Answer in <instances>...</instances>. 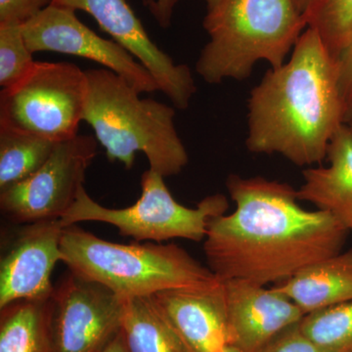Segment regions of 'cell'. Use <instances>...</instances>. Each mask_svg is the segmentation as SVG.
<instances>
[{
  "label": "cell",
  "mask_w": 352,
  "mask_h": 352,
  "mask_svg": "<svg viewBox=\"0 0 352 352\" xmlns=\"http://www.w3.org/2000/svg\"><path fill=\"white\" fill-rule=\"evenodd\" d=\"M226 186L235 210L210 219L204 241L221 281L281 283L344 249L349 231L328 212L303 208L288 183L230 175Z\"/></svg>",
  "instance_id": "6da1fadb"
},
{
  "label": "cell",
  "mask_w": 352,
  "mask_h": 352,
  "mask_svg": "<svg viewBox=\"0 0 352 352\" xmlns=\"http://www.w3.org/2000/svg\"><path fill=\"white\" fill-rule=\"evenodd\" d=\"M56 144L41 136L0 127V191L36 173Z\"/></svg>",
  "instance_id": "d6986e66"
},
{
  "label": "cell",
  "mask_w": 352,
  "mask_h": 352,
  "mask_svg": "<svg viewBox=\"0 0 352 352\" xmlns=\"http://www.w3.org/2000/svg\"><path fill=\"white\" fill-rule=\"evenodd\" d=\"M327 166L303 170V183L296 190L300 201L335 217L352 232V131L344 124L329 145Z\"/></svg>",
  "instance_id": "9a60e30c"
},
{
  "label": "cell",
  "mask_w": 352,
  "mask_h": 352,
  "mask_svg": "<svg viewBox=\"0 0 352 352\" xmlns=\"http://www.w3.org/2000/svg\"><path fill=\"white\" fill-rule=\"evenodd\" d=\"M300 322L278 333L259 352H329L305 335Z\"/></svg>",
  "instance_id": "603a6c76"
},
{
  "label": "cell",
  "mask_w": 352,
  "mask_h": 352,
  "mask_svg": "<svg viewBox=\"0 0 352 352\" xmlns=\"http://www.w3.org/2000/svg\"><path fill=\"white\" fill-rule=\"evenodd\" d=\"M126 300L69 272L52 296L54 352H99L120 332Z\"/></svg>",
  "instance_id": "9c48e42d"
},
{
  "label": "cell",
  "mask_w": 352,
  "mask_h": 352,
  "mask_svg": "<svg viewBox=\"0 0 352 352\" xmlns=\"http://www.w3.org/2000/svg\"><path fill=\"white\" fill-rule=\"evenodd\" d=\"M99 352H129L124 344L122 332L120 331Z\"/></svg>",
  "instance_id": "83f0119b"
},
{
  "label": "cell",
  "mask_w": 352,
  "mask_h": 352,
  "mask_svg": "<svg viewBox=\"0 0 352 352\" xmlns=\"http://www.w3.org/2000/svg\"><path fill=\"white\" fill-rule=\"evenodd\" d=\"M349 126H351V131H352V122H351V124H349Z\"/></svg>",
  "instance_id": "4dcf8cb0"
},
{
  "label": "cell",
  "mask_w": 352,
  "mask_h": 352,
  "mask_svg": "<svg viewBox=\"0 0 352 352\" xmlns=\"http://www.w3.org/2000/svg\"><path fill=\"white\" fill-rule=\"evenodd\" d=\"M51 2L52 0H0V24L24 25Z\"/></svg>",
  "instance_id": "cb8c5ba5"
},
{
  "label": "cell",
  "mask_w": 352,
  "mask_h": 352,
  "mask_svg": "<svg viewBox=\"0 0 352 352\" xmlns=\"http://www.w3.org/2000/svg\"><path fill=\"white\" fill-rule=\"evenodd\" d=\"M98 141L78 135L57 143L50 159L24 182L0 191V210L14 223L60 219L74 205Z\"/></svg>",
  "instance_id": "ba28073f"
},
{
  "label": "cell",
  "mask_w": 352,
  "mask_h": 352,
  "mask_svg": "<svg viewBox=\"0 0 352 352\" xmlns=\"http://www.w3.org/2000/svg\"><path fill=\"white\" fill-rule=\"evenodd\" d=\"M83 120L94 129L110 162L131 170L136 153L145 154L150 170L164 177L178 175L189 162L175 129V108L140 94L108 69H87Z\"/></svg>",
  "instance_id": "3957f363"
},
{
  "label": "cell",
  "mask_w": 352,
  "mask_h": 352,
  "mask_svg": "<svg viewBox=\"0 0 352 352\" xmlns=\"http://www.w3.org/2000/svg\"><path fill=\"white\" fill-rule=\"evenodd\" d=\"M164 176L152 170L141 178L140 198L126 208L103 207L88 195L85 186L78 191L74 205L60 219L62 226L78 222L97 221L119 229L120 235L136 242L187 239L201 242L207 237L208 222L228 210V200L222 194L206 197L195 208L180 205L171 195Z\"/></svg>",
  "instance_id": "8992f818"
},
{
  "label": "cell",
  "mask_w": 352,
  "mask_h": 352,
  "mask_svg": "<svg viewBox=\"0 0 352 352\" xmlns=\"http://www.w3.org/2000/svg\"><path fill=\"white\" fill-rule=\"evenodd\" d=\"M52 6L89 14L102 31L136 58L156 80L159 90L178 110H186L196 94V83L187 65L175 64L153 43L142 23L126 0H52Z\"/></svg>",
  "instance_id": "8fae6325"
},
{
  "label": "cell",
  "mask_w": 352,
  "mask_h": 352,
  "mask_svg": "<svg viewBox=\"0 0 352 352\" xmlns=\"http://www.w3.org/2000/svg\"><path fill=\"white\" fill-rule=\"evenodd\" d=\"M180 0H145V6L164 29L170 27L173 11Z\"/></svg>",
  "instance_id": "484cf974"
},
{
  "label": "cell",
  "mask_w": 352,
  "mask_h": 352,
  "mask_svg": "<svg viewBox=\"0 0 352 352\" xmlns=\"http://www.w3.org/2000/svg\"><path fill=\"white\" fill-rule=\"evenodd\" d=\"M300 329L329 352H352V300L305 314Z\"/></svg>",
  "instance_id": "ffe728a7"
},
{
  "label": "cell",
  "mask_w": 352,
  "mask_h": 352,
  "mask_svg": "<svg viewBox=\"0 0 352 352\" xmlns=\"http://www.w3.org/2000/svg\"><path fill=\"white\" fill-rule=\"evenodd\" d=\"M30 51H51L91 60L126 80L139 94L159 90L151 74L117 41L105 39L76 17V11L50 4L22 25Z\"/></svg>",
  "instance_id": "30bf717a"
},
{
  "label": "cell",
  "mask_w": 352,
  "mask_h": 352,
  "mask_svg": "<svg viewBox=\"0 0 352 352\" xmlns=\"http://www.w3.org/2000/svg\"><path fill=\"white\" fill-rule=\"evenodd\" d=\"M192 352L232 346L223 282L204 289H173L152 296Z\"/></svg>",
  "instance_id": "5bb4252c"
},
{
  "label": "cell",
  "mask_w": 352,
  "mask_h": 352,
  "mask_svg": "<svg viewBox=\"0 0 352 352\" xmlns=\"http://www.w3.org/2000/svg\"><path fill=\"white\" fill-rule=\"evenodd\" d=\"M120 332L129 352H192L152 296L126 300Z\"/></svg>",
  "instance_id": "ac0fdd59"
},
{
  "label": "cell",
  "mask_w": 352,
  "mask_h": 352,
  "mask_svg": "<svg viewBox=\"0 0 352 352\" xmlns=\"http://www.w3.org/2000/svg\"><path fill=\"white\" fill-rule=\"evenodd\" d=\"M87 96L85 71L67 62L36 61L30 73L0 92V127L54 143L78 135Z\"/></svg>",
  "instance_id": "52a82bcc"
},
{
  "label": "cell",
  "mask_w": 352,
  "mask_h": 352,
  "mask_svg": "<svg viewBox=\"0 0 352 352\" xmlns=\"http://www.w3.org/2000/svg\"><path fill=\"white\" fill-rule=\"evenodd\" d=\"M204 28L210 41L196 72L206 82L244 80L264 60L280 68L307 27L295 0H222L208 10Z\"/></svg>",
  "instance_id": "5b68a950"
},
{
  "label": "cell",
  "mask_w": 352,
  "mask_h": 352,
  "mask_svg": "<svg viewBox=\"0 0 352 352\" xmlns=\"http://www.w3.org/2000/svg\"><path fill=\"white\" fill-rule=\"evenodd\" d=\"M51 318L52 298L0 308V352H54Z\"/></svg>",
  "instance_id": "e0dca14e"
},
{
  "label": "cell",
  "mask_w": 352,
  "mask_h": 352,
  "mask_svg": "<svg viewBox=\"0 0 352 352\" xmlns=\"http://www.w3.org/2000/svg\"><path fill=\"white\" fill-rule=\"evenodd\" d=\"M34 61L23 34L22 25L0 24V87L17 85L30 73Z\"/></svg>",
  "instance_id": "7402d4cb"
},
{
  "label": "cell",
  "mask_w": 352,
  "mask_h": 352,
  "mask_svg": "<svg viewBox=\"0 0 352 352\" xmlns=\"http://www.w3.org/2000/svg\"><path fill=\"white\" fill-rule=\"evenodd\" d=\"M219 352H243L242 351H240L238 347L234 346H228L226 347H224L222 351H220Z\"/></svg>",
  "instance_id": "f546056e"
},
{
  "label": "cell",
  "mask_w": 352,
  "mask_h": 352,
  "mask_svg": "<svg viewBox=\"0 0 352 352\" xmlns=\"http://www.w3.org/2000/svg\"><path fill=\"white\" fill-rule=\"evenodd\" d=\"M61 261L69 272L103 285L124 300L221 282L178 245L109 242L76 224L63 229Z\"/></svg>",
  "instance_id": "277c9868"
},
{
  "label": "cell",
  "mask_w": 352,
  "mask_h": 352,
  "mask_svg": "<svg viewBox=\"0 0 352 352\" xmlns=\"http://www.w3.org/2000/svg\"><path fill=\"white\" fill-rule=\"evenodd\" d=\"M340 94L346 108V122H352V41L338 59Z\"/></svg>",
  "instance_id": "d4e9b609"
},
{
  "label": "cell",
  "mask_w": 352,
  "mask_h": 352,
  "mask_svg": "<svg viewBox=\"0 0 352 352\" xmlns=\"http://www.w3.org/2000/svg\"><path fill=\"white\" fill-rule=\"evenodd\" d=\"M248 109L250 152L280 154L298 166L323 163L346 124V108L338 60L314 28L302 32L287 63L266 72Z\"/></svg>",
  "instance_id": "7a4b0ae2"
},
{
  "label": "cell",
  "mask_w": 352,
  "mask_h": 352,
  "mask_svg": "<svg viewBox=\"0 0 352 352\" xmlns=\"http://www.w3.org/2000/svg\"><path fill=\"white\" fill-rule=\"evenodd\" d=\"M0 259V308L18 300L52 298L51 275L61 261L60 219L22 224Z\"/></svg>",
  "instance_id": "7c38bea8"
},
{
  "label": "cell",
  "mask_w": 352,
  "mask_h": 352,
  "mask_svg": "<svg viewBox=\"0 0 352 352\" xmlns=\"http://www.w3.org/2000/svg\"><path fill=\"white\" fill-rule=\"evenodd\" d=\"M308 314L352 300V249L310 264L272 287Z\"/></svg>",
  "instance_id": "2e32d148"
},
{
  "label": "cell",
  "mask_w": 352,
  "mask_h": 352,
  "mask_svg": "<svg viewBox=\"0 0 352 352\" xmlns=\"http://www.w3.org/2000/svg\"><path fill=\"white\" fill-rule=\"evenodd\" d=\"M232 346L243 352H259L305 314L276 289L244 279L224 280Z\"/></svg>",
  "instance_id": "4fadbf2b"
},
{
  "label": "cell",
  "mask_w": 352,
  "mask_h": 352,
  "mask_svg": "<svg viewBox=\"0 0 352 352\" xmlns=\"http://www.w3.org/2000/svg\"><path fill=\"white\" fill-rule=\"evenodd\" d=\"M221 1L222 0H205L206 3H207L208 10L214 8V7L219 6Z\"/></svg>",
  "instance_id": "f1b7e54d"
},
{
  "label": "cell",
  "mask_w": 352,
  "mask_h": 352,
  "mask_svg": "<svg viewBox=\"0 0 352 352\" xmlns=\"http://www.w3.org/2000/svg\"><path fill=\"white\" fill-rule=\"evenodd\" d=\"M307 27L318 32L329 52L339 59L352 41V0H323Z\"/></svg>",
  "instance_id": "44dd1931"
},
{
  "label": "cell",
  "mask_w": 352,
  "mask_h": 352,
  "mask_svg": "<svg viewBox=\"0 0 352 352\" xmlns=\"http://www.w3.org/2000/svg\"><path fill=\"white\" fill-rule=\"evenodd\" d=\"M322 2H323V0H295L298 11L305 16V19L307 21V25L308 21L318 10Z\"/></svg>",
  "instance_id": "4316f807"
}]
</instances>
